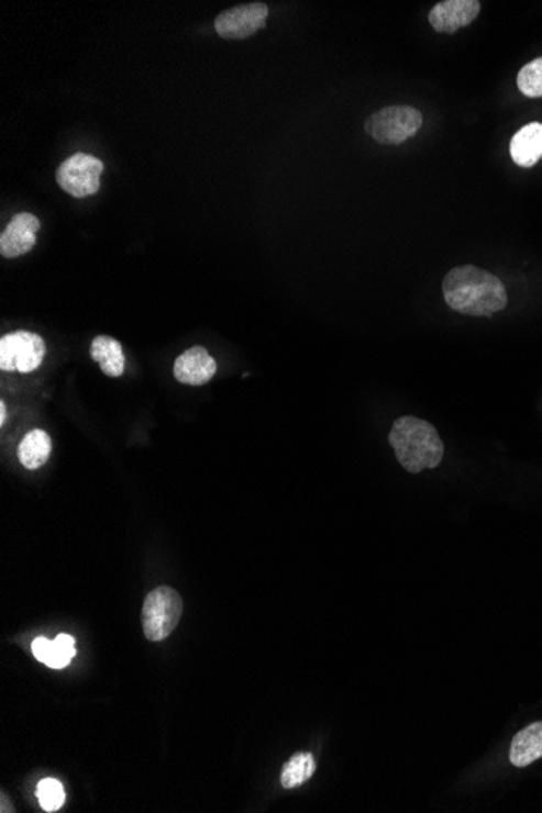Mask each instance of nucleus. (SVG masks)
Listing matches in <instances>:
<instances>
[{"mask_svg": "<svg viewBox=\"0 0 542 813\" xmlns=\"http://www.w3.org/2000/svg\"><path fill=\"white\" fill-rule=\"evenodd\" d=\"M510 155L515 165L520 168H533L542 158V124L530 122L513 135L510 142Z\"/></svg>", "mask_w": 542, "mask_h": 813, "instance_id": "nucleus-11", "label": "nucleus"}, {"mask_svg": "<svg viewBox=\"0 0 542 813\" xmlns=\"http://www.w3.org/2000/svg\"><path fill=\"white\" fill-rule=\"evenodd\" d=\"M442 291L452 311L469 318H493L509 304L500 278L475 265L452 268L443 278Z\"/></svg>", "mask_w": 542, "mask_h": 813, "instance_id": "nucleus-1", "label": "nucleus"}, {"mask_svg": "<svg viewBox=\"0 0 542 813\" xmlns=\"http://www.w3.org/2000/svg\"><path fill=\"white\" fill-rule=\"evenodd\" d=\"M270 9L264 2L239 3L214 19V30L224 40H245L267 25Z\"/></svg>", "mask_w": 542, "mask_h": 813, "instance_id": "nucleus-7", "label": "nucleus"}, {"mask_svg": "<svg viewBox=\"0 0 542 813\" xmlns=\"http://www.w3.org/2000/svg\"><path fill=\"white\" fill-rule=\"evenodd\" d=\"M91 357L100 364L102 372L109 377H121L125 369L122 345L111 336H97L91 343Z\"/></svg>", "mask_w": 542, "mask_h": 813, "instance_id": "nucleus-13", "label": "nucleus"}, {"mask_svg": "<svg viewBox=\"0 0 542 813\" xmlns=\"http://www.w3.org/2000/svg\"><path fill=\"white\" fill-rule=\"evenodd\" d=\"M540 758H542V721L530 724L517 733L510 745V761L515 767H530Z\"/></svg>", "mask_w": 542, "mask_h": 813, "instance_id": "nucleus-12", "label": "nucleus"}, {"mask_svg": "<svg viewBox=\"0 0 542 813\" xmlns=\"http://www.w3.org/2000/svg\"><path fill=\"white\" fill-rule=\"evenodd\" d=\"M217 363L202 346H193L180 354L174 363V377L184 386L199 387L210 382L217 374Z\"/></svg>", "mask_w": 542, "mask_h": 813, "instance_id": "nucleus-10", "label": "nucleus"}, {"mask_svg": "<svg viewBox=\"0 0 542 813\" xmlns=\"http://www.w3.org/2000/svg\"><path fill=\"white\" fill-rule=\"evenodd\" d=\"M422 114L411 107H388L367 118L364 129L381 145H400L418 134Z\"/></svg>", "mask_w": 542, "mask_h": 813, "instance_id": "nucleus-4", "label": "nucleus"}, {"mask_svg": "<svg viewBox=\"0 0 542 813\" xmlns=\"http://www.w3.org/2000/svg\"><path fill=\"white\" fill-rule=\"evenodd\" d=\"M388 442L398 463L412 475L434 469L443 460V442L438 428L428 421L403 416L395 421Z\"/></svg>", "mask_w": 542, "mask_h": 813, "instance_id": "nucleus-2", "label": "nucleus"}, {"mask_svg": "<svg viewBox=\"0 0 542 813\" xmlns=\"http://www.w3.org/2000/svg\"><path fill=\"white\" fill-rule=\"evenodd\" d=\"M41 223L33 213H19L10 220L0 234V254L5 258H16L29 254L36 246V234Z\"/></svg>", "mask_w": 542, "mask_h": 813, "instance_id": "nucleus-9", "label": "nucleus"}, {"mask_svg": "<svg viewBox=\"0 0 542 813\" xmlns=\"http://www.w3.org/2000/svg\"><path fill=\"white\" fill-rule=\"evenodd\" d=\"M317 765L312 754L299 751V754L292 755L291 760L281 770L283 788L292 789L305 784L306 781H309L313 777Z\"/></svg>", "mask_w": 542, "mask_h": 813, "instance_id": "nucleus-15", "label": "nucleus"}, {"mask_svg": "<svg viewBox=\"0 0 542 813\" xmlns=\"http://www.w3.org/2000/svg\"><path fill=\"white\" fill-rule=\"evenodd\" d=\"M182 598L169 587H159L143 602V631L150 642H162L173 634L182 617Z\"/></svg>", "mask_w": 542, "mask_h": 813, "instance_id": "nucleus-3", "label": "nucleus"}, {"mask_svg": "<svg viewBox=\"0 0 542 813\" xmlns=\"http://www.w3.org/2000/svg\"><path fill=\"white\" fill-rule=\"evenodd\" d=\"M51 452H53V442H51L49 434L41 428H34L20 442L19 460L26 469H37L46 465Z\"/></svg>", "mask_w": 542, "mask_h": 813, "instance_id": "nucleus-14", "label": "nucleus"}, {"mask_svg": "<svg viewBox=\"0 0 542 813\" xmlns=\"http://www.w3.org/2000/svg\"><path fill=\"white\" fill-rule=\"evenodd\" d=\"M5 421H7V408H5V403H3L2 401V403H0V425L5 424Z\"/></svg>", "mask_w": 542, "mask_h": 813, "instance_id": "nucleus-20", "label": "nucleus"}, {"mask_svg": "<svg viewBox=\"0 0 542 813\" xmlns=\"http://www.w3.org/2000/svg\"><path fill=\"white\" fill-rule=\"evenodd\" d=\"M37 801L41 808L46 812H57L66 802V791L63 782L57 779L47 778L37 784Z\"/></svg>", "mask_w": 542, "mask_h": 813, "instance_id": "nucleus-17", "label": "nucleus"}, {"mask_svg": "<svg viewBox=\"0 0 542 813\" xmlns=\"http://www.w3.org/2000/svg\"><path fill=\"white\" fill-rule=\"evenodd\" d=\"M75 656V639L70 635H59L53 642V653H51L49 661L47 666L53 669L66 668L68 662L74 659Z\"/></svg>", "mask_w": 542, "mask_h": 813, "instance_id": "nucleus-18", "label": "nucleus"}, {"mask_svg": "<svg viewBox=\"0 0 542 813\" xmlns=\"http://www.w3.org/2000/svg\"><path fill=\"white\" fill-rule=\"evenodd\" d=\"M104 165L100 158L87 153H75L57 168L56 180L64 192L75 199L95 196L101 187Z\"/></svg>", "mask_w": 542, "mask_h": 813, "instance_id": "nucleus-5", "label": "nucleus"}, {"mask_svg": "<svg viewBox=\"0 0 542 813\" xmlns=\"http://www.w3.org/2000/svg\"><path fill=\"white\" fill-rule=\"evenodd\" d=\"M479 12V0H443L432 7L429 23L438 33L455 35L460 29L472 25Z\"/></svg>", "mask_w": 542, "mask_h": 813, "instance_id": "nucleus-8", "label": "nucleus"}, {"mask_svg": "<svg viewBox=\"0 0 542 813\" xmlns=\"http://www.w3.org/2000/svg\"><path fill=\"white\" fill-rule=\"evenodd\" d=\"M44 354L46 345L36 333L26 330L9 333L0 339V369L5 372H33L43 363Z\"/></svg>", "mask_w": 542, "mask_h": 813, "instance_id": "nucleus-6", "label": "nucleus"}, {"mask_svg": "<svg viewBox=\"0 0 542 813\" xmlns=\"http://www.w3.org/2000/svg\"><path fill=\"white\" fill-rule=\"evenodd\" d=\"M32 648L34 658H36L37 661L47 665V661H49L51 658V653H53V642H49L47 638L40 637L34 639Z\"/></svg>", "mask_w": 542, "mask_h": 813, "instance_id": "nucleus-19", "label": "nucleus"}, {"mask_svg": "<svg viewBox=\"0 0 542 813\" xmlns=\"http://www.w3.org/2000/svg\"><path fill=\"white\" fill-rule=\"evenodd\" d=\"M518 90L528 98H542V57L531 60L517 77Z\"/></svg>", "mask_w": 542, "mask_h": 813, "instance_id": "nucleus-16", "label": "nucleus"}]
</instances>
